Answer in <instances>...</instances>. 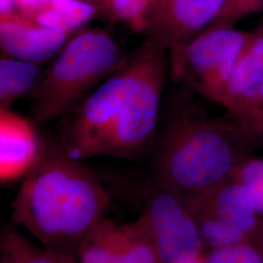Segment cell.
Returning a JSON list of instances; mask_svg holds the SVG:
<instances>
[{
  "label": "cell",
  "mask_w": 263,
  "mask_h": 263,
  "mask_svg": "<svg viewBox=\"0 0 263 263\" xmlns=\"http://www.w3.org/2000/svg\"><path fill=\"white\" fill-rule=\"evenodd\" d=\"M169 54L146 37L126 64L63 117L58 141L76 160L137 159L152 147L169 76Z\"/></svg>",
  "instance_id": "obj_1"
},
{
  "label": "cell",
  "mask_w": 263,
  "mask_h": 263,
  "mask_svg": "<svg viewBox=\"0 0 263 263\" xmlns=\"http://www.w3.org/2000/svg\"><path fill=\"white\" fill-rule=\"evenodd\" d=\"M174 90L152 144V179L190 200L228 181L258 144L230 114L212 116L186 87Z\"/></svg>",
  "instance_id": "obj_2"
},
{
  "label": "cell",
  "mask_w": 263,
  "mask_h": 263,
  "mask_svg": "<svg viewBox=\"0 0 263 263\" xmlns=\"http://www.w3.org/2000/svg\"><path fill=\"white\" fill-rule=\"evenodd\" d=\"M110 203L91 170L69 157L58 140L42 139L37 160L12 202V218L43 247L77 255Z\"/></svg>",
  "instance_id": "obj_3"
},
{
  "label": "cell",
  "mask_w": 263,
  "mask_h": 263,
  "mask_svg": "<svg viewBox=\"0 0 263 263\" xmlns=\"http://www.w3.org/2000/svg\"><path fill=\"white\" fill-rule=\"evenodd\" d=\"M128 55L103 28H85L68 39L29 94L35 122L63 118L121 68Z\"/></svg>",
  "instance_id": "obj_4"
},
{
  "label": "cell",
  "mask_w": 263,
  "mask_h": 263,
  "mask_svg": "<svg viewBox=\"0 0 263 263\" xmlns=\"http://www.w3.org/2000/svg\"><path fill=\"white\" fill-rule=\"evenodd\" d=\"M252 32L213 28L168 50L169 76L175 84L220 104L236 63Z\"/></svg>",
  "instance_id": "obj_5"
},
{
  "label": "cell",
  "mask_w": 263,
  "mask_h": 263,
  "mask_svg": "<svg viewBox=\"0 0 263 263\" xmlns=\"http://www.w3.org/2000/svg\"><path fill=\"white\" fill-rule=\"evenodd\" d=\"M137 219L162 263H180L202 254L205 247L197 222L184 200L151 179Z\"/></svg>",
  "instance_id": "obj_6"
},
{
  "label": "cell",
  "mask_w": 263,
  "mask_h": 263,
  "mask_svg": "<svg viewBox=\"0 0 263 263\" xmlns=\"http://www.w3.org/2000/svg\"><path fill=\"white\" fill-rule=\"evenodd\" d=\"M226 0H154L145 17L146 37L169 50L212 28Z\"/></svg>",
  "instance_id": "obj_7"
},
{
  "label": "cell",
  "mask_w": 263,
  "mask_h": 263,
  "mask_svg": "<svg viewBox=\"0 0 263 263\" xmlns=\"http://www.w3.org/2000/svg\"><path fill=\"white\" fill-rule=\"evenodd\" d=\"M79 263H162L140 224L103 219L77 251Z\"/></svg>",
  "instance_id": "obj_8"
},
{
  "label": "cell",
  "mask_w": 263,
  "mask_h": 263,
  "mask_svg": "<svg viewBox=\"0 0 263 263\" xmlns=\"http://www.w3.org/2000/svg\"><path fill=\"white\" fill-rule=\"evenodd\" d=\"M69 35L44 27L19 12L0 16V47L6 56L40 64L58 55Z\"/></svg>",
  "instance_id": "obj_9"
},
{
  "label": "cell",
  "mask_w": 263,
  "mask_h": 263,
  "mask_svg": "<svg viewBox=\"0 0 263 263\" xmlns=\"http://www.w3.org/2000/svg\"><path fill=\"white\" fill-rule=\"evenodd\" d=\"M42 139L27 119L0 111V179L2 183L25 178L36 162Z\"/></svg>",
  "instance_id": "obj_10"
},
{
  "label": "cell",
  "mask_w": 263,
  "mask_h": 263,
  "mask_svg": "<svg viewBox=\"0 0 263 263\" xmlns=\"http://www.w3.org/2000/svg\"><path fill=\"white\" fill-rule=\"evenodd\" d=\"M194 216L216 217L235 226L246 235L257 227V213L242 184L229 179L204 195L184 200Z\"/></svg>",
  "instance_id": "obj_11"
},
{
  "label": "cell",
  "mask_w": 263,
  "mask_h": 263,
  "mask_svg": "<svg viewBox=\"0 0 263 263\" xmlns=\"http://www.w3.org/2000/svg\"><path fill=\"white\" fill-rule=\"evenodd\" d=\"M263 83V24L252 32L236 63L221 105L236 116L251 102Z\"/></svg>",
  "instance_id": "obj_12"
},
{
  "label": "cell",
  "mask_w": 263,
  "mask_h": 263,
  "mask_svg": "<svg viewBox=\"0 0 263 263\" xmlns=\"http://www.w3.org/2000/svg\"><path fill=\"white\" fill-rule=\"evenodd\" d=\"M41 76L38 64L12 57L0 60V111L9 110L19 98L30 94L37 86Z\"/></svg>",
  "instance_id": "obj_13"
},
{
  "label": "cell",
  "mask_w": 263,
  "mask_h": 263,
  "mask_svg": "<svg viewBox=\"0 0 263 263\" xmlns=\"http://www.w3.org/2000/svg\"><path fill=\"white\" fill-rule=\"evenodd\" d=\"M99 7L87 0H50L31 20L38 24L71 34L99 13Z\"/></svg>",
  "instance_id": "obj_14"
},
{
  "label": "cell",
  "mask_w": 263,
  "mask_h": 263,
  "mask_svg": "<svg viewBox=\"0 0 263 263\" xmlns=\"http://www.w3.org/2000/svg\"><path fill=\"white\" fill-rule=\"evenodd\" d=\"M0 252L1 263H79L76 254L37 248L13 231L1 234Z\"/></svg>",
  "instance_id": "obj_15"
},
{
  "label": "cell",
  "mask_w": 263,
  "mask_h": 263,
  "mask_svg": "<svg viewBox=\"0 0 263 263\" xmlns=\"http://www.w3.org/2000/svg\"><path fill=\"white\" fill-rule=\"evenodd\" d=\"M194 218L205 246L208 245L212 249H222L247 243L246 238L248 235L235 226L212 216H197Z\"/></svg>",
  "instance_id": "obj_16"
},
{
  "label": "cell",
  "mask_w": 263,
  "mask_h": 263,
  "mask_svg": "<svg viewBox=\"0 0 263 263\" xmlns=\"http://www.w3.org/2000/svg\"><path fill=\"white\" fill-rule=\"evenodd\" d=\"M154 0H100L98 7L114 21H123L139 31H144L145 17Z\"/></svg>",
  "instance_id": "obj_17"
},
{
  "label": "cell",
  "mask_w": 263,
  "mask_h": 263,
  "mask_svg": "<svg viewBox=\"0 0 263 263\" xmlns=\"http://www.w3.org/2000/svg\"><path fill=\"white\" fill-rule=\"evenodd\" d=\"M263 11V0H226L213 28H233L238 21Z\"/></svg>",
  "instance_id": "obj_18"
},
{
  "label": "cell",
  "mask_w": 263,
  "mask_h": 263,
  "mask_svg": "<svg viewBox=\"0 0 263 263\" xmlns=\"http://www.w3.org/2000/svg\"><path fill=\"white\" fill-rule=\"evenodd\" d=\"M248 191L263 196V158L248 157L236 169L232 178Z\"/></svg>",
  "instance_id": "obj_19"
},
{
  "label": "cell",
  "mask_w": 263,
  "mask_h": 263,
  "mask_svg": "<svg viewBox=\"0 0 263 263\" xmlns=\"http://www.w3.org/2000/svg\"><path fill=\"white\" fill-rule=\"evenodd\" d=\"M230 263H263V254L251 245H238L232 248Z\"/></svg>",
  "instance_id": "obj_20"
},
{
  "label": "cell",
  "mask_w": 263,
  "mask_h": 263,
  "mask_svg": "<svg viewBox=\"0 0 263 263\" xmlns=\"http://www.w3.org/2000/svg\"><path fill=\"white\" fill-rule=\"evenodd\" d=\"M263 109V83L259 88L258 92L251 100V102L245 106L244 108L233 116L236 120L241 123L245 128L248 130V126L250 122L254 118V116ZM232 116V115H231ZM249 131V130H248ZM250 132V131H249Z\"/></svg>",
  "instance_id": "obj_21"
},
{
  "label": "cell",
  "mask_w": 263,
  "mask_h": 263,
  "mask_svg": "<svg viewBox=\"0 0 263 263\" xmlns=\"http://www.w3.org/2000/svg\"><path fill=\"white\" fill-rule=\"evenodd\" d=\"M49 2L50 0H16V9L24 16L32 19Z\"/></svg>",
  "instance_id": "obj_22"
},
{
  "label": "cell",
  "mask_w": 263,
  "mask_h": 263,
  "mask_svg": "<svg viewBox=\"0 0 263 263\" xmlns=\"http://www.w3.org/2000/svg\"><path fill=\"white\" fill-rule=\"evenodd\" d=\"M248 130L253 134L258 146H263V109L254 116L248 126Z\"/></svg>",
  "instance_id": "obj_23"
},
{
  "label": "cell",
  "mask_w": 263,
  "mask_h": 263,
  "mask_svg": "<svg viewBox=\"0 0 263 263\" xmlns=\"http://www.w3.org/2000/svg\"><path fill=\"white\" fill-rule=\"evenodd\" d=\"M14 12H17L16 0H0V16L9 15Z\"/></svg>",
  "instance_id": "obj_24"
},
{
  "label": "cell",
  "mask_w": 263,
  "mask_h": 263,
  "mask_svg": "<svg viewBox=\"0 0 263 263\" xmlns=\"http://www.w3.org/2000/svg\"><path fill=\"white\" fill-rule=\"evenodd\" d=\"M180 263H205V255L201 254L197 257H194V258H191V259H188V260Z\"/></svg>",
  "instance_id": "obj_25"
},
{
  "label": "cell",
  "mask_w": 263,
  "mask_h": 263,
  "mask_svg": "<svg viewBox=\"0 0 263 263\" xmlns=\"http://www.w3.org/2000/svg\"><path fill=\"white\" fill-rule=\"evenodd\" d=\"M259 243L261 246V251L263 250V226L260 229V232H259Z\"/></svg>",
  "instance_id": "obj_26"
},
{
  "label": "cell",
  "mask_w": 263,
  "mask_h": 263,
  "mask_svg": "<svg viewBox=\"0 0 263 263\" xmlns=\"http://www.w3.org/2000/svg\"><path fill=\"white\" fill-rule=\"evenodd\" d=\"M87 1H90V2H93V3H95L97 6H98V3H99V1L100 0H87Z\"/></svg>",
  "instance_id": "obj_27"
}]
</instances>
